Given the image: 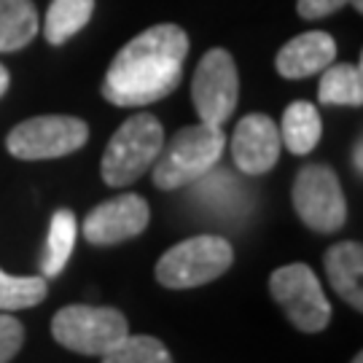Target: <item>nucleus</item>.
<instances>
[{"label":"nucleus","mask_w":363,"mask_h":363,"mask_svg":"<svg viewBox=\"0 0 363 363\" xmlns=\"http://www.w3.org/2000/svg\"><path fill=\"white\" fill-rule=\"evenodd\" d=\"M189 35L178 25H154L113 57L103 81V97L116 108H138L164 100L178 89Z\"/></svg>","instance_id":"1"},{"label":"nucleus","mask_w":363,"mask_h":363,"mask_svg":"<svg viewBox=\"0 0 363 363\" xmlns=\"http://www.w3.org/2000/svg\"><path fill=\"white\" fill-rule=\"evenodd\" d=\"M226 135L223 127L210 124H191L172 135L169 143L162 145V151L151 164L154 186L162 191H175L183 186L199 183L210 175L223 156Z\"/></svg>","instance_id":"2"},{"label":"nucleus","mask_w":363,"mask_h":363,"mask_svg":"<svg viewBox=\"0 0 363 363\" xmlns=\"http://www.w3.org/2000/svg\"><path fill=\"white\" fill-rule=\"evenodd\" d=\"M164 145V130L159 118L151 113H135L130 116L111 138L105 148L100 172L103 181L113 189H124L143 178L156 162V156Z\"/></svg>","instance_id":"3"},{"label":"nucleus","mask_w":363,"mask_h":363,"mask_svg":"<svg viewBox=\"0 0 363 363\" xmlns=\"http://www.w3.org/2000/svg\"><path fill=\"white\" fill-rule=\"evenodd\" d=\"M232 261L234 247L229 240L218 234H196L172 245L156 261V280L172 291L208 286L232 267Z\"/></svg>","instance_id":"4"},{"label":"nucleus","mask_w":363,"mask_h":363,"mask_svg":"<svg viewBox=\"0 0 363 363\" xmlns=\"http://www.w3.org/2000/svg\"><path fill=\"white\" fill-rule=\"evenodd\" d=\"M54 339L78 355L103 358L130 334L127 318L113 307H91V304H70L54 315Z\"/></svg>","instance_id":"5"},{"label":"nucleus","mask_w":363,"mask_h":363,"mask_svg":"<svg viewBox=\"0 0 363 363\" xmlns=\"http://www.w3.org/2000/svg\"><path fill=\"white\" fill-rule=\"evenodd\" d=\"M269 294L286 318L304 334H318L331 323V301L307 264H288L269 277Z\"/></svg>","instance_id":"6"},{"label":"nucleus","mask_w":363,"mask_h":363,"mask_svg":"<svg viewBox=\"0 0 363 363\" xmlns=\"http://www.w3.org/2000/svg\"><path fill=\"white\" fill-rule=\"evenodd\" d=\"M291 199L298 218L318 234L339 232L347 220V199L337 172L328 164H307L298 169Z\"/></svg>","instance_id":"7"},{"label":"nucleus","mask_w":363,"mask_h":363,"mask_svg":"<svg viewBox=\"0 0 363 363\" xmlns=\"http://www.w3.org/2000/svg\"><path fill=\"white\" fill-rule=\"evenodd\" d=\"M89 140L86 121L76 116H35L16 124L6 148L9 154L22 162H40V159H60V156L76 154Z\"/></svg>","instance_id":"8"},{"label":"nucleus","mask_w":363,"mask_h":363,"mask_svg":"<svg viewBox=\"0 0 363 363\" xmlns=\"http://www.w3.org/2000/svg\"><path fill=\"white\" fill-rule=\"evenodd\" d=\"M191 100L202 124L223 127L240 100V73L226 49H210L194 70Z\"/></svg>","instance_id":"9"},{"label":"nucleus","mask_w":363,"mask_h":363,"mask_svg":"<svg viewBox=\"0 0 363 363\" xmlns=\"http://www.w3.org/2000/svg\"><path fill=\"white\" fill-rule=\"evenodd\" d=\"M148 220L151 208L143 196L118 194L89 210L84 218V237L91 245H118L143 234Z\"/></svg>","instance_id":"10"},{"label":"nucleus","mask_w":363,"mask_h":363,"mask_svg":"<svg viewBox=\"0 0 363 363\" xmlns=\"http://www.w3.org/2000/svg\"><path fill=\"white\" fill-rule=\"evenodd\" d=\"M283 151L280 130L267 113H247L232 135V159L240 172L264 175L277 164Z\"/></svg>","instance_id":"11"},{"label":"nucleus","mask_w":363,"mask_h":363,"mask_svg":"<svg viewBox=\"0 0 363 363\" xmlns=\"http://www.w3.org/2000/svg\"><path fill=\"white\" fill-rule=\"evenodd\" d=\"M337 60V40L323 30H310L291 38L277 52L274 67L283 78H310L315 73H323L325 67Z\"/></svg>","instance_id":"12"},{"label":"nucleus","mask_w":363,"mask_h":363,"mask_svg":"<svg viewBox=\"0 0 363 363\" xmlns=\"http://www.w3.org/2000/svg\"><path fill=\"white\" fill-rule=\"evenodd\" d=\"M325 274L331 288L350 304L352 310H363V247L361 242H337L323 256Z\"/></svg>","instance_id":"13"},{"label":"nucleus","mask_w":363,"mask_h":363,"mask_svg":"<svg viewBox=\"0 0 363 363\" xmlns=\"http://www.w3.org/2000/svg\"><path fill=\"white\" fill-rule=\"evenodd\" d=\"M277 130H280V140L291 154L307 156L310 151H315V145L320 143L323 121H320V113H318L315 105L307 103V100H296L286 108Z\"/></svg>","instance_id":"14"},{"label":"nucleus","mask_w":363,"mask_h":363,"mask_svg":"<svg viewBox=\"0 0 363 363\" xmlns=\"http://www.w3.org/2000/svg\"><path fill=\"white\" fill-rule=\"evenodd\" d=\"M38 35L33 0H0V54L19 52Z\"/></svg>","instance_id":"15"},{"label":"nucleus","mask_w":363,"mask_h":363,"mask_svg":"<svg viewBox=\"0 0 363 363\" xmlns=\"http://www.w3.org/2000/svg\"><path fill=\"white\" fill-rule=\"evenodd\" d=\"M318 100L323 105H363V65L361 62H331L318 84Z\"/></svg>","instance_id":"16"},{"label":"nucleus","mask_w":363,"mask_h":363,"mask_svg":"<svg viewBox=\"0 0 363 363\" xmlns=\"http://www.w3.org/2000/svg\"><path fill=\"white\" fill-rule=\"evenodd\" d=\"M91 13L94 0H52L43 22V35L52 46H62L89 25Z\"/></svg>","instance_id":"17"},{"label":"nucleus","mask_w":363,"mask_h":363,"mask_svg":"<svg viewBox=\"0 0 363 363\" xmlns=\"http://www.w3.org/2000/svg\"><path fill=\"white\" fill-rule=\"evenodd\" d=\"M76 216L70 210H57L49 223V237H46V250L40 261V277H57L67 267L76 247Z\"/></svg>","instance_id":"18"},{"label":"nucleus","mask_w":363,"mask_h":363,"mask_svg":"<svg viewBox=\"0 0 363 363\" xmlns=\"http://www.w3.org/2000/svg\"><path fill=\"white\" fill-rule=\"evenodd\" d=\"M49 294L46 277H22L0 269V312L38 307Z\"/></svg>","instance_id":"19"},{"label":"nucleus","mask_w":363,"mask_h":363,"mask_svg":"<svg viewBox=\"0 0 363 363\" xmlns=\"http://www.w3.org/2000/svg\"><path fill=\"white\" fill-rule=\"evenodd\" d=\"M103 363H175L169 350L156 337H127L103 355Z\"/></svg>","instance_id":"20"},{"label":"nucleus","mask_w":363,"mask_h":363,"mask_svg":"<svg viewBox=\"0 0 363 363\" xmlns=\"http://www.w3.org/2000/svg\"><path fill=\"white\" fill-rule=\"evenodd\" d=\"M25 345V325L9 312H0V363H9Z\"/></svg>","instance_id":"21"},{"label":"nucleus","mask_w":363,"mask_h":363,"mask_svg":"<svg viewBox=\"0 0 363 363\" xmlns=\"http://www.w3.org/2000/svg\"><path fill=\"white\" fill-rule=\"evenodd\" d=\"M347 3L355 6V11H363V0H298L296 11L301 19H323V16L337 13Z\"/></svg>","instance_id":"22"},{"label":"nucleus","mask_w":363,"mask_h":363,"mask_svg":"<svg viewBox=\"0 0 363 363\" xmlns=\"http://www.w3.org/2000/svg\"><path fill=\"white\" fill-rule=\"evenodd\" d=\"M363 143L361 140H358V143H355V148H352V164H355V172H358V175H363Z\"/></svg>","instance_id":"23"},{"label":"nucleus","mask_w":363,"mask_h":363,"mask_svg":"<svg viewBox=\"0 0 363 363\" xmlns=\"http://www.w3.org/2000/svg\"><path fill=\"white\" fill-rule=\"evenodd\" d=\"M9 84H11V76H9V70L0 65V97L9 91Z\"/></svg>","instance_id":"24"},{"label":"nucleus","mask_w":363,"mask_h":363,"mask_svg":"<svg viewBox=\"0 0 363 363\" xmlns=\"http://www.w3.org/2000/svg\"><path fill=\"white\" fill-rule=\"evenodd\" d=\"M350 363H363V355H361V352H358V355H355V358H352Z\"/></svg>","instance_id":"25"}]
</instances>
